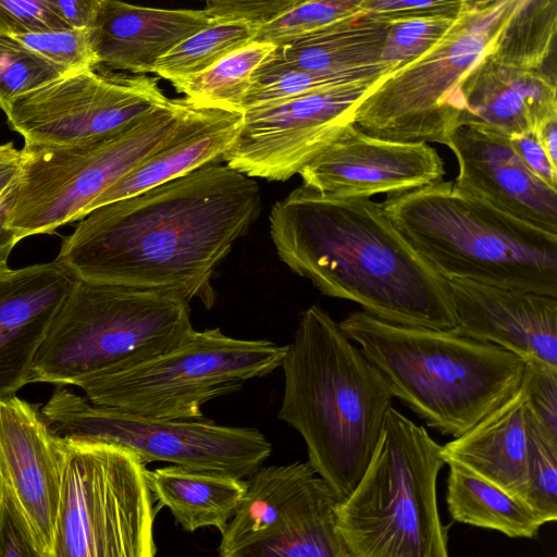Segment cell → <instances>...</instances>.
<instances>
[{"mask_svg":"<svg viewBox=\"0 0 557 557\" xmlns=\"http://www.w3.org/2000/svg\"><path fill=\"white\" fill-rule=\"evenodd\" d=\"M447 282L457 334L557 369V297L467 278Z\"/></svg>","mask_w":557,"mask_h":557,"instance_id":"cell-17","label":"cell"},{"mask_svg":"<svg viewBox=\"0 0 557 557\" xmlns=\"http://www.w3.org/2000/svg\"><path fill=\"white\" fill-rule=\"evenodd\" d=\"M364 0H308L260 26L252 41L275 46L363 13Z\"/></svg>","mask_w":557,"mask_h":557,"instance_id":"cell-35","label":"cell"},{"mask_svg":"<svg viewBox=\"0 0 557 557\" xmlns=\"http://www.w3.org/2000/svg\"><path fill=\"white\" fill-rule=\"evenodd\" d=\"M207 10L222 21L269 23L308 0H203Z\"/></svg>","mask_w":557,"mask_h":557,"instance_id":"cell-40","label":"cell"},{"mask_svg":"<svg viewBox=\"0 0 557 557\" xmlns=\"http://www.w3.org/2000/svg\"><path fill=\"white\" fill-rule=\"evenodd\" d=\"M260 26L236 20L203 27L161 57L153 73L171 83L196 75L250 44Z\"/></svg>","mask_w":557,"mask_h":557,"instance_id":"cell-31","label":"cell"},{"mask_svg":"<svg viewBox=\"0 0 557 557\" xmlns=\"http://www.w3.org/2000/svg\"><path fill=\"white\" fill-rule=\"evenodd\" d=\"M380 370L394 397L428 426L456 438L520 387L524 361L451 330L385 322L363 310L338 323Z\"/></svg>","mask_w":557,"mask_h":557,"instance_id":"cell-4","label":"cell"},{"mask_svg":"<svg viewBox=\"0 0 557 557\" xmlns=\"http://www.w3.org/2000/svg\"><path fill=\"white\" fill-rule=\"evenodd\" d=\"M447 147L457 159L458 185L520 220L557 234V189L525 166L509 137L462 125L449 135Z\"/></svg>","mask_w":557,"mask_h":557,"instance_id":"cell-18","label":"cell"},{"mask_svg":"<svg viewBox=\"0 0 557 557\" xmlns=\"http://www.w3.org/2000/svg\"><path fill=\"white\" fill-rule=\"evenodd\" d=\"M387 21L360 13L275 46L259 71H338L381 63Z\"/></svg>","mask_w":557,"mask_h":557,"instance_id":"cell-24","label":"cell"},{"mask_svg":"<svg viewBox=\"0 0 557 557\" xmlns=\"http://www.w3.org/2000/svg\"><path fill=\"white\" fill-rule=\"evenodd\" d=\"M168 98L145 74L67 73L14 99L3 111L24 144L71 146L107 138Z\"/></svg>","mask_w":557,"mask_h":557,"instance_id":"cell-13","label":"cell"},{"mask_svg":"<svg viewBox=\"0 0 557 557\" xmlns=\"http://www.w3.org/2000/svg\"><path fill=\"white\" fill-rule=\"evenodd\" d=\"M67 73L26 48L13 36L0 34V109L2 111L17 97Z\"/></svg>","mask_w":557,"mask_h":557,"instance_id":"cell-34","label":"cell"},{"mask_svg":"<svg viewBox=\"0 0 557 557\" xmlns=\"http://www.w3.org/2000/svg\"><path fill=\"white\" fill-rule=\"evenodd\" d=\"M521 384L535 430L549 445L557 447V369L524 362Z\"/></svg>","mask_w":557,"mask_h":557,"instance_id":"cell-38","label":"cell"},{"mask_svg":"<svg viewBox=\"0 0 557 557\" xmlns=\"http://www.w3.org/2000/svg\"><path fill=\"white\" fill-rule=\"evenodd\" d=\"M531 417V416H530ZM528 505L544 521L557 520V447L549 445L531 421L528 460Z\"/></svg>","mask_w":557,"mask_h":557,"instance_id":"cell-37","label":"cell"},{"mask_svg":"<svg viewBox=\"0 0 557 557\" xmlns=\"http://www.w3.org/2000/svg\"><path fill=\"white\" fill-rule=\"evenodd\" d=\"M463 10L483 9L497 0H461Z\"/></svg>","mask_w":557,"mask_h":557,"instance_id":"cell-48","label":"cell"},{"mask_svg":"<svg viewBox=\"0 0 557 557\" xmlns=\"http://www.w3.org/2000/svg\"><path fill=\"white\" fill-rule=\"evenodd\" d=\"M362 10L383 16L423 12L459 14L463 5L461 0H364Z\"/></svg>","mask_w":557,"mask_h":557,"instance_id":"cell-42","label":"cell"},{"mask_svg":"<svg viewBox=\"0 0 557 557\" xmlns=\"http://www.w3.org/2000/svg\"><path fill=\"white\" fill-rule=\"evenodd\" d=\"M281 367L277 418L301 435L308 462L344 499L372 456L394 395L380 370L317 305L301 312Z\"/></svg>","mask_w":557,"mask_h":557,"instance_id":"cell-3","label":"cell"},{"mask_svg":"<svg viewBox=\"0 0 557 557\" xmlns=\"http://www.w3.org/2000/svg\"><path fill=\"white\" fill-rule=\"evenodd\" d=\"M391 222L443 277L557 297V234L440 181L387 195Z\"/></svg>","mask_w":557,"mask_h":557,"instance_id":"cell-5","label":"cell"},{"mask_svg":"<svg viewBox=\"0 0 557 557\" xmlns=\"http://www.w3.org/2000/svg\"><path fill=\"white\" fill-rule=\"evenodd\" d=\"M195 103L169 99L107 138L71 146L24 144L8 221L18 239L78 221L88 205L174 138Z\"/></svg>","mask_w":557,"mask_h":557,"instance_id":"cell-9","label":"cell"},{"mask_svg":"<svg viewBox=\"0 0 557 557\" xmlns=\"http://www.w3.org/2000/svg\"><path fill=\"white\" fill-rule=\"evenodd\" d=\"M506 3L497 0L463 10L435 46L372 86L355 108L351 123L383 139L447 146L457 128L459 84L490 52Z\"/></svg>","mask_w":557,"mask_h":557,"instance_id":"cell-11","label":"cell"},{"mask_svg":"<svg viewBox=\"0 0 557 557\" xmlns=\"http://www.w3.org/2000/svg\"><path fill=\"white\" fill-rule=\"evenodd\" d=\"M26 48L66 72L95 69L94 28L67 27L13 36Z\"/></svg>","mask_w":557,"mask_h":557,"instance_id":"cell-36","label":"cell"},{"mask_svg":"<svg viewBox=\"0 0 557 557\" xmlns=\"http://www.w3.org/2000/svg\"><path fill=\"white\" fill-rule=\"evenodd\" d=\"M374 84L333 87L246 110L221 159L250 177L285 182L351 123L355 108Z\"/></svg>","mask_w":557,"mask_h":557,"instance_id":"cell-14","label":"cell"},{"mask_svg":"<svg viewBox=\"0 0 557 557\" xmlns=\"http://www.w3.org/2000/svg\"><path fill=\"white\" fill-rule=\"evenodd\" d=\"M286 345L191 330L176 347L74 381L95 405L157 419H200L202 406L281 367Z\"/></svg>","mask_w":557,"mask_h":557,"instance_id":"cell-8","label":"cell"},{"mask_svg":"<svg viewBox=\"0 0 557 557\" xmlns=\"http://www.w3.org/2000/svg\"><path fill=\"white\" fill-rule=\"evenodd\" d=\"M459 14L423 12L384 16L387 27L380 62L394 72L414 61L447 34Z\"/></svg>","mask_w":557,"mask_h":557,"instance_id":"cell-33","label":"cell"},{"mask_svg":"<svg viewBox=\"0 0 557 557\" xmlns=\"http://www.w3.org/2000/svg\"><path fill=\"white\" fill-rule=\"evenodd\" d=\"M557 0H507L490 54L502 63L541 69L555 46Z\"/></svg>","mask_w":557,"mask_h":557,"instance_id":"cell-29","label":"cell"},{"mask_svg":"<svg viewBox=\"0 0 557 557\" xmlns=\"http://www.w3.org/2000/svg\"><path fill=\"white\" fill-rule=\"evenodd\" d=\"M535 133L545 152L557 165V116L545 121Z\"/></svg>","mask_w":557,"mask_h":557,"instance_id":"cell-47","label":"cell"},{"mask_svg":"<svg viewBox=\"0 0 557 557\" xmlns=\"http://www.w3.org/2000/svg\"><path fill=\"white\" fill-rule=\"evenodd\" d=\"M270 233L280 259L322 294L354 301L388 323L451 330L448 282L370 198H339L304 185L275 202Z\"/></svg>","mask_w":557,"mask_h":557,"instance_id":"cell-2","label":"cell"},{"mask_svg":"<svg viewBox=\"0 0 557 557\" xmlns=\"http://www.w3.org/2000/svg\"><path fill=\"white\" fill-rule=\"evenodd\" d=\"M314 474L308 461L259 467L252 472L234 516L221 533L219 555L242 557L245 550L270 536Z\"/></svg>","mask_w":557,"mask_h":557,"instance_id":"cell-27","label":"cell"},{"mask_svg":"<svg viewBox=\"0 0 557 557\" xmlns=\"http://www.w3.org/2000/svg\"><path fill=\"white\" fill-rule=\"evenodd\" d=\"M106 0H53L60 17L69 27L94 28Z\"/></svg>","mask_w":557,"mask_h":557,"instance_id":"cell-44","label":"cell"},{"mask_svg":"<svg viewBox=\"0 0 557 557\" xmlns=\"http://www.w3.org/2000/svg\"><path fill=\"white\" fill-rule=\"evenodd\" d=\"M530 443L531 417L520 384L498 408L442 446V457L445 463L458 462L528 505Z\"/></svg>","mask_w":557,"mask_h":557,"instance_id":"cell-22","label":"cell"},{"mask_svg":"<svg viewBox=\"0 0 557 557\" xmlns=\"http://www.w3.org/2000/svg\"><path fill=\"white\" fill-rule=\"evenodd\" d=\"M22 151L12 143L0 144V195L20 175Z\"/></svg>","mask_w":557,"mask_h":557,"instance_id":"cell-46","label":"cell"},{"mask_svg":"<svg viewBox=\"0 0 557 557\" xmlns=\"http://www.w3.org/2000/svg\"><path fill=\"white\" fill-rule=\"evenodd\" d=\"M304 186L339 198L408 191L443 180L444 162L423 141H394L347 124L298 173Z\"/></svg>","mask_w":557,"mask_h":557,"instance_id":"cell-16","label":"cell"},{"mask_svg":"<svg viewBox=\"0 0 557 557\" xmlns=\"http://www.w3.org/2000/svg\"><path fill=\"white\" fill-rule=\"evenodd\" d=\"M191 330L189 301L177 295L77 278L34 358L29 383L72 386L168 351Z\"/></svg>","mask_w":557,"mask_h":557,"instance_id":"cell-7","label":"cell"},{"mask_svg":"<svg viewBox=\"0 0 557 557\" xmlns=\"http://www.w3.org/2000/svg\"><path fill=\"white\" fill-rule=\"evenodd\" d=\"M510 141L525 166L545 184L557 189V165L545 152L535 131L512 136Z\"/></svg>","mask_w":557,"mask_h":557,"instance_id":"cell-41","label":"cell"},{"mask_svg":"<svg viewBox=\"0 0 557 557\" xmlns=\"http://www.w3.org/2000/svg\"><path fill=\"white\" fill-rule=\"evenodd\" d=\"M242 112L195 104L177 135L94 199L83 218L102 205L134 196L222 158L233 144Z\"/></svg>","mask_w":557,"mask_h":557,"instance_id":"cell-23","label":"cell"},{"mask_svg":"<svg viewBox=\"0 0 557 557\" xmlns=\"http://www.w3.org/2000/svg\"><path fill=\"white\" fill-rule=\"evenodd\" d=\"M457 127L467 125L512 137L557 116L555 76L483 55L459 84Z\"/></svg>","mask_w":557,"mask_h":557,"instance_id":"cell-20","label":"cell"},{"mask_svg":"<svg viewBox=\"0 0 557 557\" xmlns=\"http://www.w3.org/2000/svg\"><path fill=\"white\" fill-rule=\"evenodd\" d=\"M17 178L0 195V276L11 271L9 259L14 246L20 242L16 233L8 226L15 200Z\"/></svg>","mask_w":557,"mask_h":557,"instance_id":"cell-43","label":"cell"},{"mask_svg":"<svg viewBox=\"0 0 557 557\" xmlns=\"http://www.w3.org/2000/svg\"><path fill=\"white\" fill-rule=\"evenodd\" d=\"M446 503L456 522L534 539L544 521L524 503L471 469L448 461Z\"/></svg>","mask_w":557,"mask_h":557,"instance_id":"cell-28","label":"cell"},{"mask_svg":"<svg viewBox=\"0 0 557 557\" xmlns=\"http://www.w3.org/2000/svg\"><path fill=\"white\" fill-rule=\"evenodd\" d=\"M53 0H0V34L67 28Z\"/></svg>","mask_w":557,"mask_h":557,"instance_id":"cell-39","label":"cell"},{"mask_svg":"<svg viewBox=\"0 0 557 557\" xmlns=\"http://www.w3.org/2000/svg\"><path fill=\"white\" fill-rule=\"evenodd\" d=\"M342 498L320 475L311 476L273 533L242 557H350L336 528Z\"/></svg>","mask_w":557,"mask_h":557,"instance_id":"cell-26","label":"cell"},{"mask_svg":"<svg viewBox=\"0 0 557 557\" xmlns=\"http://www.w3.org/2000/svg\"><path fill=\"white\" fill-rule=\"evenodd\" d=\"M219 22L207 9H157L106 0L94 27L98 65L153 73L158 60L177 44Z\"/></svg>","mask_w":557,"mask_h":557,"instance_id":"cell-21","label":"cell"},{"mask_svg":"<svg viewBox=\"0 0 557 557\" xmlns=\"http://www.w3.org/2000/svg\"><path fill=\"white\" fill-rule=\"evenodd\" d=\"M40 407L0 399V504L36 557H55L65 446Z\"/></svg>","mask_w":557,"mask_h":557,"instance_id":"cell-15","label":"cell"},{"mask_svg":"<svg viewBox=\"0 0 557 557\" xmlns=\"http://www.w3.org/2000/svg\"><path fill=\"white\" fill-rule=\"evenodd\" d=\"M444 465L442 445L391 407L360 480L336 507L350 557H447L436 496Z\"/></svg>","mask_w":557,"mask_h":557,"instance_id":"cell-6","label":"cell"},{"mask_svg":"<svg viewBox=\"0 0 557 557\" xmlns=\"http://www.w3.org/2000/svg\"><path fill=\"white\" fill-rule=\"evenodd\" d=\"M389 73L383 63L338 71L255 70L243 110L333 87L376 83Z\"/></svg>","mask_w":557,"mask_h":557,"instance_id":"cell-32","label":"cell"},{"mask_svg":"<svg viewBox=\"0 0 557 557\" xmlns=\"http://www.w3.org/2000/svg\"><path fill=\"white\" fill-rule=\"evenodd\" d=\"M76 281L58 260L0 276V399L29 383L34 358Z\"/></svg>","mask_w":557,"mask_h":557,"instance_id":"cell-19","label":"cell"},{"mask_svg":"<svg viewBox=\"0 0 557 557\" xmlns=\"http://www.w3.org/2000/svg\"><path fill=\"white\" fill-rule=\"evenodd\" d=\"M274 48L270 42L251 41L209 69L172 85L197 106L244 113L252 74Z\"/></svg>","mask_w":557,"mask_h":557,"instance_id":"cell-30","label":"cell"},{"mask_svg":"<svg viewBox=\"0 0 557 557\" xmlns=\"http://www.w3.org/2000/svg\"><path fill=\"white\" fill-rule=\"evenodd\" d=\"M150 491L158 507L170 509L186 532L213 527L221 533L246 491V480L219 471L170 465L148 470Z\"/></svg>","mask_w":557,"mask_h":557,"instance_id":"cell-25","label":"cell"},{"mask_svg":"<svg viewBox=\"0 0 557 557\" xmlns=\"http://www.w3.org/2000/svg\"><path fill=\"white\" fill-rule=\"evenodd\" d=\"M64 438L55 557H152L159 507L148 469L117 444Z\"/></svg>","mask_w":557,"mask_h":557,"instance_id":"cell-10","label":"cell"},{"mask_svg":"<svg viewBox=\"0 0 557 557\" xmlns=\"http://www.w3.org/2000/svg\"><path fill=\"white\" fill-rule=\"evenodd\" d=\"M260 211L253 177L214 161L91 210L55 260L82 281L198 298L210 308L213 272Z\"/></svg>","mask_w":557,"mask_h":557,"instance_id":"cell-1","label":"cell"},{"mask_svg":"<svg viewBox=\"0 0 557 557\" xmlns=\"http://www.w3.org/2000/svg\"><path fill=\"white\" fill-rule=\"evenodd\" d=\"M0 557H36L8 509L0 504Z\"/></svg>","mask_w":557,"mask_h":557,"instance_id":"cell-45","label":"cell"},{"mask_svg":"<svg viewBox=\"0 0 557 557\" xmlns=\"http://www.w3.org/2000/svg\"><path fill=\"white\" fill-rule=\"evenodd\" d=\"M41 412L62 437L100 441L136 453L147 465L161 461L248 478L269 458L272 445L256 428L212 420L157 419L98 406L55 386Z\"/></svg>","mask_w":557,"mask_h":557,"instance_id":"cell-12","label":"cell"}]
</instances>
